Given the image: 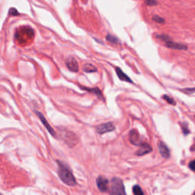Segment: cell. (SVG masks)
<instances>
[{
    "label": "cell",
    "mask_w": 195,
    "mask_h": 195,
    "mask_svg": "<svg viewBox=\"0 0 195 195\" xmlns=\"http://www.w3.org/2000/svg\"><path fill=\"white\" fill-rule=\"evenodd\" d=\"M36 114L38 116V117H39L40 120H41V121L42 122L43 124L44 125V126L46 127V129H47V130H48L49 133H50V134H51L53 136H56V133H55L54 129H53V128H52V126H50V123H49L47 121V120H46V118L44 117V116L43 115V114H41V113L38 112V111H36Z\"/></svg>",
    "instance_id": "8"
},
{
    "label": "cell",
    "mask_w": 195,
    "mask_h": 195,
    "mask_svg": "<svg viewBox=\"0 0 195 195\" xmlns=\"http://www.w3.org/2000/svg\"><path fill=\"white\" fill-rule=\"evenodd\" d=\"M152 151V147L149 144L143 143L140 146L139 150L136 151V155L138 156H143V155L147 154Z\"/></svg>",
    "instance_id": "11"
},
{
    "label": "cell",
    "mask_w": 195,
    "mask_h": 195,
    "mask_svg": "<svg viewBox=\"0 0 195 195\" xmlns=\"http://www.w3.org/2000/svg\"><path fill=\"white\" fill-rule=\"evenodd\" d=\"M181 92L190 95V94H193L195 92V88H188V89H182V90H181Z\"/></svg>",
    "instance_id": "21"
},
{
    "label": "cell",
    "mask_w": 195,
    "mask_h": 195,
    "mask_svg": "<svg viewBox=\"0 0 195 195\" xmlns=\"http://www.w3.org/2000/svg\"><path fill=\"white\" fill-rule=\"evenodd\" d=\"M115 71H116V73H117V76H118V78L120 79L121 81L127 82H129V83H133V81H132V80L129 78V76H128L126 74H125L124 72L122 71V69H120V68L115 67Z\"/></svg>",
    "instance_id": "10"
},
{
    "label": "cell",
    "mask_w": 195,
    "mask_h": 195,
    "mask_svg": "<svg viewBox=\"0 0 195 195\" xmlns=\"http://www.w3.org/2000/svg\"><path fill=\"white\" fill-rule=\"evenodd\" d=\"M159 150L160 154L162 155L164 158H169L170 156V153H169V150L168 149L167 146L164 143L160 142L159 143Z\"/></svg>",
    "instance_id": "12"
},
{
    "label": "cell",
    "mask_w": 195,
    "mask_h": 195,
    "mask_svg": "<svg viewBox=\"0 0 195 195\" xmlns=\"http://www.w3.org/2000/svg\"><path fill=\"white\" fill-rule=\"evenodd\" d=\"M82 89H84V90L88 91V92H92V93L96 95L97 96L99 97V99H102L104 100L103 95H102V92H101L100 89H99V88H92V89H91V88H86V87H83V86H82Z\"/></svg>",
    "instance_id": "14"
},
{
    "label": "cell",
    "mask_w": 195,
    "mask_h": 195,
    "mask_svg": "<svg viewBox=\"0 0 195 195\" xmlns=\"http://www.w3.org/2000/svg\"><path fill=\"white\" fill-rule=\"evenodd\" d=\"M110 193L111 195H126L124 186L121 179L118 178H113L111 181Z\"/></svg>",
    "instance_id": "4"
},
{
    "label": "cell",
    "mask_w": 195,
    "mask_h": 195,
    "mask_svg": "<svg viewBox=\"0 0 195 195\" xmlns=\"http://www.w3.org/2000/svg\"><path fill=\"white\" fill-rule=\"evenodd\" d=\"M115 129V126L112 123L109 122V123H103V124L99 125L97 126V131L99 134H104L105 133H108V132L113 131Z\"/></svg>",
    "instance_id": "6"
},
{
    "label": "cell",
    "mask_w": 195,
    "mask_h": 195,
    "mask_svg": "<svg viewBox=\"0 0 195 195\" xmlns=\"http://www.w3.org/2000/svg\"><path fill=\"white\" fill-rule=\"evenodd\" d=\"M129 140L133 145H138L140 143V136L136 129H132L129 133Z\"/></svg>",
    "instance_id": "13"
},
{
    "label": "cell",
    "mask_w": 195,
    "mask_h": 195,
    "mask_svg": "<svg viewBox=\"0 0 195 195\" xmlns=\"http://www.w3.org/2000/svg\"><path fill=\"white\" fill-rule=\"evenodd\" d=\"M145 3L150 6H154V5H157V1L156 0H145Z\"/></svg>",
    "instance_id": "22"
},
{
    "label": "cell",
    "mask_w": 195,
    "mask_h": 195,
    "mask_svg": "<svg viewBox=\"0 0 195 195\" xmlns=\"http://www.w3.org/2000/svg\"><path fill=\"white\" fill-rule=\"evenodd\" d=\"M66 64L67 68L71 72H77L79 71V63L75 58L69 57L66 60Z\"/></svg>",
    "instance_id": "7"
},
{
    "label": "cell",
    "mask_w": 195,
    "mask_h": 195,
    "mask_svg": "<svg viewBox=\"0 0 195 195\" xmlns=\"http://www.w3.org/2000/svg\"><path fill=\"white\" fill-rule=\"evenodd\" d=\"M156 38H157L158 39L163 41V42L165 43L166 47H168V48L173 49V50H185L187 49V47L185 45V44L174 42V41H172L170 37H169L168 35H156Z\"/></svg>",
    "instance_id": "3"
},
{
    "label": "cell",
    "mask_w": 195,
    "mask_h": 195,
    "mask_svg": "<svg viewBox=\"0 0 195 195\" xmlns=\"http://www.w3.org/2000/svg\"><path fill=\"white\" fill-rule=\"evenodd\" d=\"M152 19H153V21H154V22H157V23H159V24H163L165 22V19L159 15H154Z\"/></svg>",
    "instance_id": "19"
},
{
    "label": "cell",
    "mask_w": 195,
    "mask_h": 195,
    "mask_svg": "<svg viewBox=\"0 0 195 195\" xmlns=\"http://www.w3.org/2000/svg\"><path fill=\"white\" fill-rule=\"evenodd\" d=\"M162 99H164L165 101H166L167 103H169V105H176V102H175V101L172 98H171L170 96H169L168 95H164L163 96H162Z\"/></svg>",
    "instance_id": "17"
},
{
    "label": "cell",
    "mask_w": 195,
    "mask_h": 195,
    "mask_svg": "<svg viewBox=\"0 0 195 195\" xmlns=\"http://www.w3.org/2000/svg\"><path fill=\"white\" fill-rule=\"evenodd\" d=\"M16 38L20 44H26L28 41H30L33 39L35 36L34 30L29 27L21 28L16 33Z\"/></svg>",
    "instance_id": "2"
},
{
    "label": "cell",
    "mask_w": 195,
    "mask_h": 195,
    "mask_svg": "<svg viewBox=\"0 0 195 195\" xmlns=\"http://www.w3.org/2000/svg\"><path fill=\"white\" fill-rule=\"evenodd\" d=\"M9 14L11 15H13V16H17V15H18L19 13L18 12V11L15 9V8H12L9 11Z\"/></svg>",
    "instance_id": "23"
},
{
    "label": "cell",
    "mask_w": 195,
    "mask_h": 195,
    "mask_svg": "<svg viewBox=\"0 0 195 195\" xmlns=\"http://www.w3.org/2000/svg\"><path fill=\"white\" fill-rule=\"evenodd\" d=\"M83 70H84V72L90 73V72H97L98 69H97V68L95 67L94 65H92V63H86L84 66H83Z\"/></svg>",
    "instance_id": "15"
},
{
    "label": "cell",
    "mask_w": 195,
    "mask_h": 195,
    "mask_svg": "<svg viewBox=\"0 0 195 195\" xmlns=\"http://www.w3.org/2000/svg\"><path fill=\"white\" fill-rule=\"evenodd\" d=\"M133 193H134V195H144L142 189H141L140 187L138 185H135L134 187H133Z\"/></svg>",
    "instance_id": "18"
},
{
    "label": "cell",
    "mask_w": 195,
    "mask_h": 195,
    "mask_svg": "<svg viewBox=\"0 0 195 195\" xmlns=\"http://www.w3.org/2000/svg\"><path fill=\"white\" fill-rule=\"evenodd\" d=\"M106 40L108 41V42L111 43V44H120V41H119L118 38H117V37L114 36V35H110V34L107 35Z\"/></svg>",
    "instance_id": "16"
},
{
    "label": "cell",
    "mask_w": 195,
    "mask_h": 195,
    "mask_svg": "<svg viewBox=\"0 0 195 195\" xmlns=\"http://www.w3.org/2000/svg\"><path fill=\"white\" fill-rule=\"evenodd\" d=\"M189 168H190L192 171H194L195 172V160L192 161V162H190V164H189Z\"/></svg>",
    "instance_id": "24"
},
{
    "label": "cell",
    "mask_w": 195,
    "mask_h": 195,
    "mask_svg": "<svg viewBox=\"0 0 195 195\" xmlns=\"http://www.w3.org/2000/svg\"><path fill=\"white\" fill-rule=\"evenodd\" d=\"M192 195H195V192H194V193H193V194H192Z\"/></svg>",
    "instance_id": "25"
},
{
    "label": "cell",
    "mask_w": 195,
    "mask_h": 195,
    "mask_svg": "<svg viewBox=\"0 0 195 195\" xmlns=\"http://www.w3.org/2000/svg\"><path fill=\"white\" fill-rule=\"evenodd\" d=\"M62 136L64 141L70 147H72L77 143L76 137L75 134L68 130H62Z\"/></svg>",
    "instance_id": "5"
},
{
    "label": "cell",
    "mask_w": 195,
    "mask_h": 195,
    "mask_svg": "<svg viewBox=\"0 0 195 195\" xmlns=\"http://www.w3.org/2000/svg\"><path fill=\"white\" fill-rule=\"evenodd\" d=\"M57 162L59 164L58 175H59L61 181L69 186L76 185V181L72 173L71 172L70 169L68 168V166L66 164H64L63 162H59V161H58Z\"/></svg>",
    "instance_id": "1"
},
{
    "label": "cell",
    "mask_w": 195,
    "mask_h": 195,
    "mask_svg": "<svg viewBox=\"0 0 195 195\" xmlns=\"http://www.w3.org/2000/svg\"><path fill=\"white\" fill-rule=\"evenodd\" d=\"M97 186L102 192H105L108 190V181L105 178L102 176H99L96 180Z\"/></svg>",
    "instance_id": "9"
},
{
    "label": "cell",
    "mask_w": 195,
    "mask_h": 195,
    "mask_svg": "<svg viewBox=\"0 0 195 195\" xmlns=\"http://www.w3.org/2000/svg\"><path fill=\"white\" fill-rule=\"evenodd\" d=\"M180 124H181V129H182L183 132H184V133L185 135H187V133H189V129L188 128H187V126L186 123H180Z\"/></svg>",
    "instance_id": "20"
}]
</instances>
